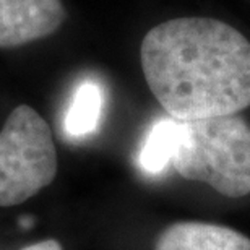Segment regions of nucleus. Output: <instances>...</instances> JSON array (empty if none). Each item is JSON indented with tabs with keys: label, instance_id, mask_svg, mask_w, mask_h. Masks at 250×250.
Wrapping results in <instances>:
<instances>
[{
	"label": "nucleus",
	"instance_id": "nucleus-1",
	"mask_svg": "<svg viewBox=\"0 0 250 250\" xmlns=\"http://www.w3.org/2000/svg\"><path fill=\"white\" fill-rule=\"evenodd\" d=\"M154 98L176 121L234 116L250 106V41L214 18H174L142 42Z\"/></svg>",
	"mask_w": 250,
	"mask_h": 250
},
{
	"label": "nucleus",
	"instance_id": "nucleus-2",
	"mask_svg": "<svg viewBox=\"0 0 250 250\" xmlns=\"http://www.w3.org/2000/svg\"><path fill=\"white\" fill-rule=\"evenodd\" d=\"M172 166L231 198L250 193V127L234 116L179 121Z\"/></svg>",
	"mask_w": 250,
	"mask_h": 250
},
{
	"label": "nucleus",
	"instance_id": "nucleus-3",
	"mask_svg": "<svg viewBox=\"0 0 250 250\" xmlns=\"http://www.w3.org/2000/svg\"><path fill=\"white\" fill-rule=\"evenodd\" d=\"M57 174V151L47 122L21 104L0 130V207H13L47 187Z\"/></svg>",
	"mask_w": 250,
	"mask_h": 250
},
{
	"label": "nucleus",
	"instance_id": "nucleus-4",
	"mask_svg": "<svg viewBox=\"0 0 250 250\" xmlns=\"http://www.w3.org/2000/svg\"><path fill=\"white\" fill-rule=\"evenodd\" d=\"M63 20L62 0H0V49L46 38Z\"/></svg>",
	"mask_w": 250,
	"mask_h": 250
},
{
	"label": "nucleus",
	"instance_id": "nucleus-5",
	"mask_svg": "<svg viewBox=\"0 0 250 250\" xmlns=\"http://www.w3.org/2000/svg\"><path fill=\"white\" fill-rule=\"evenodd\" d=\"M154 250H250V239L219 224L181 221L159 234Z\"/></svg>",
	"mask_w": 250,
	"mask_h": 250
},
{
	"label": "nucleus",
	"instance_id": "nucleus-6",
	"mask_svg": "<svg viewBox=\"0 0 250 250\" xmlns=\"http://www.w3.org/2000/svg\"><path fill=\"white\" fill-rule=\"evenodd\" d=\"M106 93L98 80L86 78L75 88L63 116V132L70 140H84L101 124Z\"/></svg>",
	"mask_w": 250,
	"mask_h": 250
},
{
	"label": "nucleus",
	"instance_id": "nucleus-7",
	"mask_svg": "<svg viewBox=\"0 0 250 250\" xmlns=\"http://www.w3.org/2000/svg\"><path fill=\"white\" fill-rule=\"evenodd\" d=\"M177 128L179 121L171 116L166 119H159L151 125L138 153V164L145 174L159 176L166 171L167 164L172 161L177 140Z\"/></svg>",
	"mask_w": 250,
	"mask_h": 250
},
{
	"label": "nucleus",
	"instance_id": "nucleus-8",
	"mask_svg": "<svg viewBox=\"0 0 250 250\" xmlns=\"http://www.w3.org/2000/svg\"><path fill=\"white\" fill-rule=\"evenodd\" d=\"M21 250H62V246L54 239H47V241L31 244L28 247H23Z\"/></svg>",
	"mask_w": 250,
	"mask_h": 250
},
{
	"label": "nucleus",
	"instance_id": "nucleus-9",
	"mask_svg": "<svg viewBox=\"0 0 250 250\" xmlns=\"http://www.w3.org/2000/svg\"><path fill=\"white\" fill-rule=\"evenodd\" d=\"M20 226H21L23 229H29L33 226V218L29 216H23L21 219H20Z\"/></svg>",
	"mask_w": 250,
	"mask_h": 250
}]
</instances>
